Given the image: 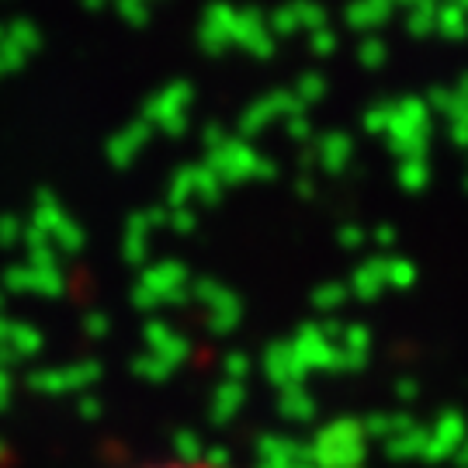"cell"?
Instances as JSON below:
<instances>
[{"label": "cell", "instance_id": "6da1fadb", "mask_svg": "<svg viewBox=\"0 0 468 468\" xmlns=\"http://www.w3.org/2000/svg\"><path fill=\"white\" fill-rule=\"evenodd\" d=\"M143 468H222L216 462H153V465H143Z\"/></svg>", "mask_w": 468, "mask_h": 468}]
</instances>
